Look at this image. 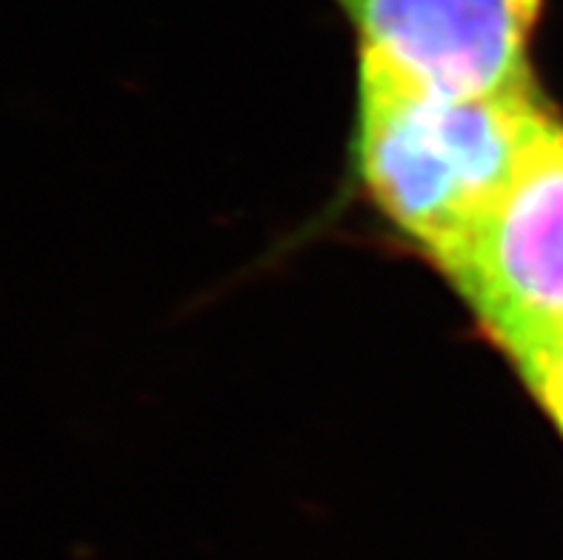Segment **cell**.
Listing matches in <instances>:
<instances>
[{
	"label": "cell",
	"mask_w": 563,
	"mask_h": 560,
	"mask_svg": "<svg viewBox=\"0 0 563 560\" xmlns=\"http://www.w3.org/2000/svg\"><path fill=\"white\" fill-rule=\"evenodd\" d=\"M357 64L457 98L538 92L543 0H335Z\"/></svg>",
	"instance_id": "3"
},
{
	"label": "cell",
	"mask_w": 563,
	"mask_h": 560,
	"mask_svg": "<svg viewBox=\"0 0 563 560\" xmlns=\"http://www.w3.org/2000/svg\"><path fill=\"white\" fill-rule=\"evenodd\" d=\"M518 370L563 435V332L518 361Z\"/></svg>",
	"instance_id": "4"
},
{
	"label": "cell",
	"mask_w": 563,
	"mask_h": 560,
	"mask_svg": "<svg viewBox=\"0 0 563 560\" xmlns=\"http://www.w3.org/2000/svg\"><path fill=\"white\" fill-rule=\"evenodd\" d=\"M441 270L515 363L563 332V127L555 118Z\"/></svg>",
	"instance_id": "2"
},
{
	"label": "cell",
	"mask_w": 563,
	"mask_h": 560,
	"mask_svg": "<svg viewBox=\"0 0 563 560\" xmlns=\"http://www.w3.org/2000/svg\"><path fill=\"white\" fill-rule=\"evenodd\" d=\"M550 121L538 92L457 98L357 64V178L438 266L470 241Z\"/></svg>",
	"instance_id": "1"
}]
</instances>
